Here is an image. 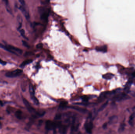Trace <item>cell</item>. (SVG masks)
Here are the masks:
<instances>
[{
	"label": "cell",
	"mask_w": 135,
	"mask_h": 134,
	"mask_svg": "<svg viewBox=\"0 0 135 134\" xmlns=\"http://www.w3.org/2000/svg\"><path fill=\"white\" fill-rule=\"evenodd\" d=\"M0 48L3 49L10 53L16 55L21 54L23 52V51L21 49L10 45H4L0 43Z\"/></svg>",
	"instance_id": "obj_1"
},
{
	"label": "cell",
	"mask_w": 135,
	"mask_h": 134,
	"mask_svg": "<svg viewBox=\"0 0 135 134\" xmlns=\"http://www.w3.org/2000/svg\"><path fill=\"white\" fill-rule=\"evenodd\" d=\"M23 71L21 69H17L16 70L12 71L11 72H7L6 73L5 76L8 78H12L17 77L19 76L22 73Z\"/></svg>",
	"instance_id": "obj_2"
},
{
	"label": "cell",
	"mask_w": 135,
	"mask_h": 134,
	"mask_svg": "<svg viewBox=\"0 0 135 134\" xmlns=\"http://www.w3.org/2000/svg\"><path fill=\"white\" fill-rule=\"evenodd\" d=\"M39 12L40 14L41 18L42 20H47L49 16V12L44 7H40L39 9Z\"/></svg>",
	"instance_id": "obj_3"
},
{
	"label": "cell",
	"mask_w": 135,
	"mask_h": 134,
	"mask_svg": "<svg viewBox=\"0 0 135 134\" xmlns=\"http://www.w3.org/2000/svg\"><path fill=\"white\" fill-rule=\"evenodd\" d=\"M129 98L128 96L125 93H119L113 98V100L116 101H120Z\"/></svg>",
	"instance_id": "obj_4"
},
{
	"label": "cell",
	"mask_w": 135,
	"mask_h": 134,
	"mask_svg": "<svg viewBox=\"0 0 135 134\" xmlns=\"http://www.w3.org/2000/svg\"><path fill=\"white\" fill-rule=\"evenodd\" d=\"M29 92H30V95L32 100L34 102V103L36 104H38L39 102L37 98L34 96V91L33 85L31 84L29 85Z\"/></svg>",
	"instance_id": "obj_5"
},
{
	"label": "cell",
	"mask_w": 135,
	"mask_h": 134,
	"mask_svg": "<svg viewBox=\"0 0 135 134\" xmlns=\"http://www.w3.org/2000/svg\"><path fill=\"white\" fill-rule=\"evenodd\" d=\"M23 102H24V104L25 106L26 107H27V110H28L29 112L31 114H34L36 113V111L34 109V108L31 106V105L29 104V103L28 102V101L27 99L24 98L23 99Z\"/></svg>",
	"instance_id": "obj_6"
},
{
	"label": "cell",
	"mask_w": 135,
	"mask_h": 134,
	"mask_svg": "<svg viewBox=\"0 0 135 134\" xmlns=\"http://www.w3.org/2000/svg\"><path fill=\"white\" fill-rule=\"evenodd\" d=\"M56 123L52 122L51 121L47 120L46 122V129L47 130H51L56 129Z\"/></svg>",
	"instance_id": "obj_7"
},
{
	"label": "cell",
	"mask_w": 135,
	"mask_h": 134,
	"mask_svg": "<svg viewBox=\"0 0 135 134\" xmlns=\"http://www.w3.org/2000/svg\"><path fill=\"white\" fill-rule=\"evenodd\" d=\"M19 9L22 12V13L24 14L26 19L27 20H29L30 18V15H29V11L27 10L25 6H21L19 7Z\"/></svg>",
	"instance_id": "obj_8"
},
{
	"label": "cell",
	"mask_w": 135,
	"mask_h": 134,
	"mask_svg": "<svg viewBox=\"0 0 135 134\" xmlns=\"http://www.w3.org/2000/svg\"><path fill=\"white\" fill-rule=\"evenodd\" d=\"M113 94H114L113 92H102L100 94V96L98 98V100L99 102L103 101L104 99H105V98L107 97V95Z\"/></svg>",
	"instance_id": "obj_9"
},
{
	"label": "cell",
	"mask_w": 135,
	"mask_h": 134,
	"mask_svg": "<svg viewBox=\"0 0 135 134\" xmlns=\"http://www.w3.org/2000/svg\"><path fill=\"white\" fill-rule=\"evenodd\" d=\"M85 130L87 133H91L92 129H93V124L92 122H89L88 123H86L85 125Z\"/></svg>",
	"instance_id": "obj_10"
},
{
	"label": "cell",
	"mask_w": 135,
	"mask_h": 134,
	"mask_svg": "<svg viewBox=\"0 0 135 134\" xmlns=\"http://www.w3.org/2000/svg\"><path fill=\"white\" fill-rule=\"evenodd\" d=\"M133 83V80L131 79H129L128 82H127V84L125 86V88H124V91H125L127 93H128L129 92L130 88L131 87V85Z\"/></svg>",
	"instance_id": "obj_11"
},
{
	"label": "cell",
	"mask_w": 135,
	"mask_h": 134,
	"mask_svg": "<svg viewBox=\"0 0 135 134\" xmlns=\"http://www.w3.org/2000/svg\"><path fill=\"white\" fill-rule=\"evenodd\" d=\"M96 50L98 52H102L103 53H105L107 52V46L106 45L98 46V47H96Z\"/></svg>",
	"instance_id": "obj_12"
},
{
	"label": "cell",
	"mask_w": 135,
	"mask_h": 134,
	"mask_svg": "<svg viewBox=\"0 0 135 134\" xmlns=\"http://www.w3.org/2000/svg\"><path fill=\"white\" fill-rule=\"evenodd\" d=\"M17 22L18 23V27L17 28V30H19L20 29L21 27H22V17H21L20 15H17Z\"/></svg>",
	"instance_id": "obj_13"
},
{
	"label": "cell",
	"mask_w": 135,
	"mask_h": 134,
	"mask_svg": "<svg viewBox=\"0 0 135 134\" xmlns=\"http://www.w3.org/2000/svg\"><path fill=\"white\" fill-rule=\"evenodd\" d=\"M114 76V74H113L108 73L103 75L102 77L105 79H107V80H109V79H111L112 78H113Z\"/></svg>",
	"instance_id": "obj_14"
},
{
	"label": "cell",
	"mask_w": 135,
	"mask_h": 134,
	"mask_svg": "<svg viewBox=\"0 0 135 134\" xmlns=\"http://www.w3.org/2000/svg\"><path fill=\"white\" fill-rule=\"evenodd\" d=\"M117 117L116 116H111L109 118V123L110 124H115L117 122Z\"/></svg>",
	"instance_id": "obj_15"
},
{
	"label": "cell",
	"mask_w": 135,
	"mask_h": 134,
	"mask_svg": "<svg viewBox=\"0 0 135 134\" xmlns=\"http://www.w3.org/2000/svg\"><path fill=\"white\" fill-rule=\"evenodd\" d=\"M70 107L73 109H74V110H76L78 111H79V112L82 113H85L87 111L85 109H83L82 108L79 107Z\"/></svg>",
	"instance_id": "obj_16"
},
{
	"label": "cell",
	"mask_w": 135,
	"mask_h": 134,
	"mask_svg": "<svg viewBox=\"0 0 135 134\" xmlns=\"http://www.w3.org/2000/svg\"><path fill=\"white\" fill-rule=\"evenodd\" d=\"M59 131L61 133L65 134L67 131V127L66 126H62L61 125L59 127Z\"/></svg>",
	"instance_id": "obj_17"
},
{
	"label": "cell",
	"mask_w": 135,
	"mask_h": 134,
	"mask_svg": "<svg viewBox=\"0 0 135 134\" xmlns=\"http://www.w3.org/2000/svg\"><path fill=\"white\" fill-rule=\"evenodd\" d=\"M22 111L21 110H18L16 112L15 116L16 118L19 119H21L22 118Z\"/></svg>",
	"instance_id": "obj_18"
},
{
	"label": "cell",
	"mask_w": 135,
	"mask_h": 134,
	"mask_svg": "<svg viewBox=\"0 0 135 134\" xmlns=\"http://www.w3.org/2000/svg\"><path fill=\"white\" fill-rule=\"evenodd\" d=\"M32 62V60H31V59H29V60H27L25 61H24V62L21 64L20 67L21 68L24 67L27 64L31 63Z\"/></svg>",
	"instance_id": "obj_19"
},
{
	"label": "cell",
	"mask_w": 135,
	"mask_h": 134,
	"mask_svg": "<svg viewBox=\"0 0 135 134\" xmlns=\"http://www.w3.org/2000/svg\"><path fill=\"white\" fill-rule=\"evenodd\" d=\"M3 0L4 2L5 3L6 7V8H7V10L8 11V12L9 13H10V14H11L12 12H11V10L9 5L8 0Z\"/></svg>",
	"instance_id": "obj_20"
},
{
	"label": "cell",
	"mask_w": 135,
	"mask_h": 134,
	"mask_svg": "<svg viewBox=\"0 0 135 134\" xmlns=\"http://www.w3.org/2000/svg\"><path fill=\"white\" fill-rule=\"evenodd\" d=\"M135 117V113H133L131 114L129 118V123L130 125H133V121L134 120V118Z\"/></svg>",
	"instance_id": "obj_21"
},
{
	"label": "cell",
	"mask_w": 135,
	"mask_h": 134,
	"mask_svg": "<svg viewBox=\"0 0 135 134\" xmlns=\"http://www.w3.org/2000/svg\"><path fill=\"white\" fill-rule=\"evenodd\" d=\"M125 123H122L120 125L119 128L118 129V131L120 133H121V132L124 131L125 130Z\"/></svg>",
	"instance_id": "obj_22"
},
{
	"label": "cell",
	"mask_w": 135,
	"mask_h": 134,
	"mask_svg": "<svg viewBox=\"0 0 135 134\" xmlns=\"http://www.w3.org/2000/svg\"><path fill=\"white\" fill-rule=\"evenodd\" d=\"M108 101H107L105 103H104V104L102 105V106H101L99 108V111H101L104 110V109L107 107V104H108Z\"/></svg>",
	"instance_id": "obj_23"
},
{
	"label": "cell",
	"mask_w": 135,
	"mask_h": 134,
	"mask_svg": "<svg viewBox=\"0 0 135 134\" xmlns=\"http://www.w3.org/2000/svg\"><path fill=\"white\" fill-rule=\"evenodd\" d=\"M19 32L20 33L21 36L26 39H28L27 38V37H26L25 35V31L24 29H20V30H19Z\"/></svg>",
	"instance_id": "obj_24"
},
{
	"label": "cell",
	"mask_w": 135,
	"mask_h": 134,
	"mask_svg": "<svg viewBox=\"0 0 135 134\" xmlns=\"http://www.w3.org/2000/svg\"><path fill=\"white\" fill-rule=\"evenodd\" d=\"M68 103L66 101H63L61 102L60 105V107L61 108H64L66 106Z\"/></svg>",
	"instance_id": "obj_25"
},
{
	"label": "cell",
	"mask_w": 135,
	"mask_h": 134,
	"mask_svg": "<svg viewBox=\"0 0 135 134\" xmlns=\"http://www.w3.org/2000/svg\"><path fill=\"white\" fill-rule=\"evenodd\" d=\"M81 98H82V100L84 102H87L88 100V98L86 96H82Z\"/></svg>",
	"instance_id": "obj_26"
},
{
	"label": "cell",
	"mask_w": 135,
	"mask_h": 134,
	"mask_svg": "<svg viewBox=\"0 0 135 134\" xmlns=\"http://www.w3.org/2000/svg\"><path fill=\"white\" fill-rule=\"evenodd\" d=\"M61 114H57L56 115V117H55V120H59L61 119Z\"/></svg>",
	"instance_id": "obj_27"
},
{
	"label": "cell",
	"mask_w": 135,
	"mask_h": 134,
	"mask_svg": "<svg viewBox=\"0 0 135 134\" xmlns=\"http://www.w3.org/2000/svg\"><path fill=\"white\" fill-rule=\"evenodd\" d=\"M43 46V45L42 44L40 43H39L37 44L36 46V47L37 49H41L42 48Z\"/></svg>",
	"instance_id": "obj_28"
},
{
	"label": "cell",
	"mask_w": 135,
	"mask_h": 134,
	"mask_svg": "<svg viewBox=\"0 0 135 134\" xmlns=\"http://www.w3.org/2000/svg\"><path fill=\"white\" fill-rule=\"evenodd\" d=\"M23 44V45L24 46V47H26L29 48V44L27 43V42H26L25 41H22Z\"/></svg>",
	"instance_id": "obj_29"
},
{
	"label": "cell",
	"mask_w": 135,
	"mask_h": 134,
	"mask_svg": "<svg viewBox=\"0 0 135 134\" xmlns=\"http://www.w3.org/2000/svg\"><path fill=\"white\" fill-rule=\"evenodd\" d=\"M19 1L20 3L21 6H25V2L24 0H19Z\"/></svg>",
	"instance_id": "obj_30"
},
{
	"label": "cell",
	"mask_w": 135,
	"mask_h": 134,
	"mask_svg": "<svg viewBox=\"0 0 135 134\" xmlns=\"http://www.w3.org/2000/svg\"><path fill=\"white\" fill-rule=\"evenodd\" d=\"M0 64H2L3 65H5L7 64V62H6L5 61H3L0 59Z\"/></svg>",
	"instance_id": "obj_31"
},
{
	"label": "cell",
	"mask_w": 135,
	"mask_h": 134,
	"mask_svg": "<svg viewBox=\"0 0 135 134\" xmlns=\"http://www.w3.org/2000/svg\"><path fill=\"white\" fill-rule=\"evenodd\" d=\"M107 123H105L103 125V129H106L107 128Z\"/></svg>",
	"instance_id": "obj_32"
},
{
	"label": "cell",
	"mask_w": 135,
	"mask_h": 134,
	"mask_svg": "<svg viewBox=\"0 0 135 134\" xmlns=\"http://www.w3.org/2000/svg\"><path fill=\"white\" fill-rule=\"evenodd\" d=\"M43 122V121L42 120H40L39 121V125H40V126L42 124V123Z\"/></svg>",
	"instance_id": "obj_33"
},
{
	"label": "cell",
	"mask_w": 135,
	"mask_h": 134,
	"mask_svg": "<svg viewBox=\"0 0 135 134\" xmlns=\"http://www.w3.org/2000/svg\"><path fill=\"white\" fill-rule=\"evenodd\" d=\"M0 105H1V106H2L3 105V103L2 102V101H0Z\"/></svg>",
	"instance_id": "obj_34"
},
{
	"label": "cell",
	"mask_w": 135,
	"mask_h": 134,
	"mask_svg": "<svg viewBox=\"0 0 135 134\" xmlns=\"http://www.w3.org/2000/svg\"><path fill=\"white\" fill-rule=\"evenodd\" d=\"M132 95H133V96L135 98V93H134V94H132Z\"/></svg>",
	"instance_id": "obj_35"
},
{
	"label": "cell",
	"mask_w": 135,
	"mask_h": 134,
	"mask_svg": "<svg viewBox=\"0 0 135 134\" xmlns=\"http://www.w3.org/2000/svg\"><path fill=\"white\" fill-rule=\"evenodd\" d=\"M0 119H1V118L0 117Z\"/></svg>",
	"instance_id": "obj_36"
}]
</instances>
